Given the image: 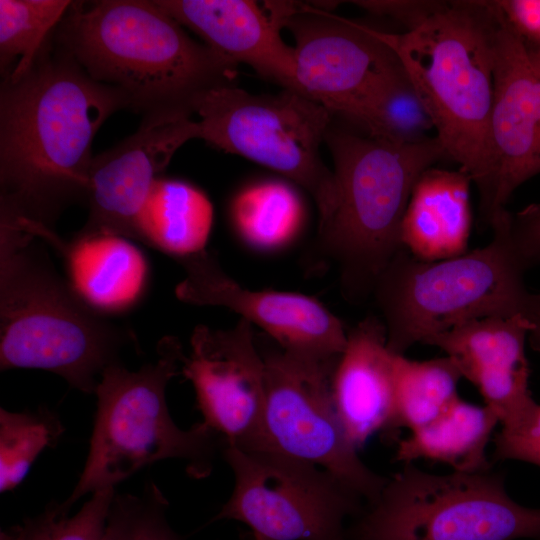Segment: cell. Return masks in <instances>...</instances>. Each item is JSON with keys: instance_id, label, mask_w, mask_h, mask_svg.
<instances>
[{"instance_id": "obj_9", "label": "cell", "mask_w": 540, "mask_h": 540, "mask_svg": "<svg viewBox=\"0 0 540 540\" xmlns=\"http://www.w3.org/2000/svg\"><path fill=\"white\" fill-rule=\"evenodd\" d=\"M192 112L198 138L292 180L312 196L319 224L328 219L337 200L334 173L320 155L332 123L328 109L290 89L253 95L232 84L200 94Z\"/></svg>"}, {"instance_id": "obj_10", "label": "cell", "mask_w": 540, "mask_h": 540, "mask_svg": "<svg viewBox=\"0 0 540 540\" xmlns=\"http://www.w3.org/2000/svg\"><path fill=\"white\" fill-rule=\"evenodd\" d=\"M257 340L265 362L266 400L258 451L275 452L338 478L365 503L388 477L370 469L347 439L332 395L338 357L321 358L285 350L265 334Z\"/></svg>"}, {"instance_id": "obj_25", "label": "cell", "mask_w": 540, "mask_h": 540, "mask_svg": "<svg viewBox=\"0 0 540 540\" xmlns=\"http://www.w3.org/2000/svg\"><path fill=\"white\" fill-rule=\"evenodd\" d=\"M395 429L419 428L439 416L457 397L463 378L448 356L425 361L394 354Z\"/></svg>"}, {"instance_id": "obj_12", "label": "cell", "mask_w": 540, "mask_h": 540, "mask_svg": "<svg viewBox=\"0 0 540 540\" xmlns=\"http://www.w3.org/2000/svg\"><path fill=\"white\" fill-rule=\"evenodd\" d=\"M266 7L295 40L296 80L302 94L356 122L375 96L404 72L378 29L307 5Z\"/></svg>"}, {"instance_id": "obj_3", "label": "cell", "mask_w": 540, "mask_h": 540, "mask_svg": "<svg viewBox=\"0 0 540 540\" xmlns=\"http://www.w3.org/2000/svg\"><path fill=\"white\" fill-rule=\"evenodd\" d=\"M36 236L0 222V367L41 369L84 393L119 363L131 330L109 322L55 270Z\"/></svg>"}, {"instance_id": "obj_37", "label": "cell", "mask_w": 540, "mask_h": 540, "mask_svg": "<svg viewBox=\"0 0 540 540\" xmlns=\"http://www.w3.org/2000/svg\"><path fill=\"white\" fill-rule=\"evenodd\" d=\"M343 540H348V538L346 537V538H345V539H343Z\"/></svg>"}, {"instance_id": "obj_2", "label": "cell", "mask_w": 540, "mask_h": 540, "mask_svg": "<svg viewBox=\"0 0 540 540\" xmlns=\"http://www.w3.org/2000/svg\"><path fill=\"white\" fill-rule=\"evenodd\" d=\"M57 40L92 79L149 113L191 115L200 94L232 85L237 75L238 65L191 39L155 1L72 2Z\"/></svg>"}, {"instance_id": "obj_18", "label": "cell", "mask_w": 540, "mask_h": 540, "mask_svg": "<svg viewBox=\"0 0 540 540\" xmlns=\"http://www.w3.org/2000/svg\"><path fill=\"white\" fill-rule=\"evenodd\" d=\"M155 3L234 64H247L284 89L301 93L296 80L293 47L284 43L280 25L257 2L158 0Z\"/></svg>"}, {"instance_id": "obj_33", "label": "cell", "mask_w": 540, "mask_h": 540, "mask_svg": "<svg viewBox=\"0 0 540 540\" xmlns=\"http://www.w3.org/2000/svg\"><path fill=\"white\" fill-rule=\"evenodd\" d=\"M370 13L387 16L413 30L440 10L445 1L396 0V1H354Z\"/></svg>"}, {"instance_id": "obj_28", "label": "cell", "mask_w": 540, "mask_h": 540, "mask_svg": "<svg viewBox=\"0 0 540 540\" xmlns=\"http://www.w3.org/2000/svg\"><path fill=\"white\" fill-rule=\"evenodd\" d=\"M64 428L47 409L10 412L0 409V489L16 488L46 448L54 446Z\"/></svg>"}, {"instance_id": "obj_29", "label": "cell", "mask_w": 540, "mask_h": 540, "mask_svg": "<svg viewBox=\"0 0 540 540\" xmlns=\"http://www.w3.org/2000/svg\"><path fill=\"white\" fill-rule=\"evenodd\" d=\"M115 488L100 489L74 514L50 503L39 515L2 531L0 540H101Z\"/></svg>"}, {"instance_id": "obj_32", "label": "cell", "mask_w": 540, "mask_h": 540, "mask_svg": "<svg viewBox=\"0 0 540 540\" xmlns=\"http://www.w3.org/2000/svg\"><path fill=\"white\" fill-rule=\"evenodd\" d=\"M492 3L526 51L540 52V0H496Z\"/></svg>"}, {"instance_id": "obj_6", "label": "cell", "mask_w": 540, "mask_h": 540, "mask_svg": "<svg viewBox=\"0 0 540 540\" xmlns=\"http://www.w3.org/2000/svg\"><path fill=\"white\" fill-rule=\"evenodd\" d=\"M506 209L490 223L484 247L435 261L400 250L377 280L373 293L386 328L387 347L404 355L466 322L490 316L527 319L534 294L524 282L530 268L511 237Z\"/></svg>"}, {"instance_id": "obj_13", "label": "cell", "mask_w": 540, "mask_h": 540, "mask_svg": "<svg viewBox=\"0 0 540 540\" xmlns=\"http://www.w3.org/2000/svg\"><path fill=\"white\" fill-rule=\"evenodd\" d=\"M181 374L191 382L202 423L221 441L258 451L266 400L265 362L253 325L245 319L229 329L196 326Z\"/></svg>"}, {"instance_id": "obj_35", "label": "cell", "mask_w": 540, "mask_h": 540, "mask_svg": "<svg viewBox=\"0 0 540 540\" xmlns=\"http://www.w3.org/2000/svg\"><path fill=\"white\" fill-rule=\"evenodd\" d=\"M528 320L531 324L528 339L532 348L540 352V294H534Z\"/></svg>"}, {"instance_id": "obj_22", "label": "cell", "mask_w": 540, "mask_h": 540, "mask_svg": "<svg viewBox=\"0 0 540 540\" xmlns=\"http://www.w3.org/2000/svg\"><path fill=\"white\" fill-rule=\"evenodd\" d=\"M500 425L486 405L457 397L434 420L397 440L395 460L402 464L425 459L443 463L456 472H479L492 468L487 446Z\"/></svg>"}, {"instance_id": "obj_7", "label": "cell", "mask_w": 540, "mask_h": 540, "mask_svg": "<svg viewBox=\"0 0 540 540\" xmlns=\"http://www.w3.org/2000/svg\"><path fill=\"white\" fill-rule=\"evenodd\" d=\"M154 363L130 371L108 366L95 394L97 412L88 457L70 497L71 507L87 493L116 484L139 469L163 459H181L194 477L206 476L220 439L202 422L189 430L172 420L166 401L169 381L181 374L184 350L175 337H165Z\"/></svg>"}, {"instance_id": "obj_5", "label": "cell", "mask_w": 540, "mask_h": 540, "mask_svg": "<svg viewBox=\"0 0 540 540\" xmlns=\"http://www.w3.org/2000/svg\"><path fill=\"white\" fill-rule=\"evenodd\" d=\"M324 142L334 161L337 200L319 224V239L339 265L347 294L362 297L403 249L401 225L416 181L448 156L436 136L398 144L332 123Z\"/></svg>"}, {"instance_id": "obj_27", "label": "cell", "mask_w": 540, "mask_h": 540, "mask_svg": "<svg viewBox=\"0 0 540 540\" xmlns=\"http://www.w3.org/2000/svg\"><path fill=\"white\" fill-rule=\"evenodd\" d=\"M366 133L398 144H415L435 135L432 120L405 70L389 82L355 122Z\"/></svg>"}, {"instance_id": "obj_8", "label": "cell", "mask_w": 540, "mask_h": 540, "mask_svg": "<svg viewBox=\"0 0 540 540\" xmlns=\"http://www.w3.org/2000/svg\"><path fill=\"white\" fill-rule=\"evenodd\" d=\"M353 520L348 540H540V508L513 500L492 468L434 474L403 464Z\"/></svg>"}, {"instance_id": "obj_17", "label": "cell", "mask_w": 540, "mask_h": 540, "mask_svg": "<svg viewBox=\"0 0 540 540\" xmlns=\"http://www.w3.org/2000/svg\"><path fill=\"white\" fill-rule=\"evenodd\" d=\"M530 331L525 316H490L454 327L425 344L440 348L455 362L503 425L534 401L525 353Z\"/></svg>"}, {"instance_id": "obj_26", "label": "cell", "mask_w": 540, "mask_h": 540, "mask_svg": "<svg viewBox=\"0 0 540 540\" xmlns=\"http://www.w3.org/2000/svg\"><path fill=\"white\" fill-rule=\"evenodd\" d=\"M71 4L67 0H0V68L4 82H17L32 69Z\"/></svg>"}, {"instance_id": "obj_31", "label": "cell", "mask_w": 540, "mask_h": 540, "mask_svg": "<svg viewBox=\"0 0 540 540\" xmlns=\"http://www.w3.org/2000/svg\"><path fill=\"white\" fill-rule=\"evenodd\" d=\"M493 437L492 463L521 461L540 467V404L535 400Z\"/></svg>"}, {"instance_id": "obj_34", "label": "cell", "mask_w": 540, "mask_h": 540, "mask_svg": "<svg viewBox=\"0 0 540 540\" xmlns=\"http://www.w3.org/2000/svg\"><path fill=\"white\" fill-rule=\"evenodd\" d=\"M510 232L512 240L528 266L540 262V204H532L511 214Z\"/></svg>"}, {"instance_id": "obj_14", "label": "cell", "mask_w": 540, "mask_h": 540, "mask_svg": "<svg viewBox=\"0 0 540 540\" xmlns=\"http://www.w3.org/2000/svg\"><path fill=\"white\" fill-rule=\"evenodd\" d=\"M180 261L185 271L175 289L180 301L227 308L288 351L321 358L343 352L348 332L317 299L296 292L248 289L230 277L206 249Z\"/></svg>"}, {"instance_id": "obj_23", "label": "cell", "mask_w": 540, "mask_h": 540, "mask_svg": "<svg viewBox=\"0 0 540 540\" xmlns=\"http://www.w3.org/2000/svg\"><path fill=\"white\" fill-rule=\"evenodd\" d=\"M213 216L201 190L158 178L138 217L136 238L181 260L205 250Z\"/></svg>"}, {"instance_id": "obj_1", "label": "cell", "mask_w": 540, "mask_h": 540, "mask_svg": "<svg viewBox=\"0 0 540 540\" xmlns=\"http://www.w3.org/2000/svg\"><path fill=\"white\" fill-rule=\"evenodd\" d=\"M131 107L119 89L92 79L62 49L44 48L0 96L1 218L52 230L62 209L86 197L91 145L102 123Z\"/></svg>"}, {"instance_id": "obj_36", "label": "cell", "mask_w": 540, "mask_h": 540, "mask_svg": "<svg viewBox=\"0 0 540 540\" xmlns=\"http://www.w3.org/2000/svg\"><path fill=\"white\" fill-rule=\"evenodd\" d=\"M528 53V52H527ZM530 61L540 75V52L528 53Z\"/></svg>"}, {"instance_id": "obj_24", "label": "cell", "mask_w": 540, "mask_h": 540, "mask_svg": "<svg viewBox=\"0 0 540 540\" xmlns=\"http://www.w3.org/2000/svg\"><path fill=\"white\" fill-rule=\"evenodd\" d=\"M231 220L239 238L261 252L290 245L305 220L303 201L289 183L264 180L242 188L231 204Z\"/></svg>"}, {"instance_id": "obj_15", "label": "cell", "mask_w": 540, "mask_h": 540, "mask_svg": "<svg viewBox=\"0 0 540 540\" xmlns=\"http://www.w3.org/2000/svg\"><path fill=\"white\" fill-rule=\"evenodd\" d=\"M497 15L489 173L479 194L488 225L506 210L513 192L540 173V75L522 43Z\"/></svg>"}, {"instance_id": "obj_4", "label": "cell", "mask_w": 540, "mask_h": 540, "mask_svg": "<svg viewBox=\"0 0 540 540\" xmlns=\"http://www.w3.org/2000/svg\"><path fill=\"white\" fill-rule=\"evenodd\" d=\"M498 25L492 1H445L413 30H378L416 89L448 159L479 194L489 173Z\"/></svg>"}, {"instance_id": "obj_16", "label": "cell", "mask_w": 540, "mask_h": 540, "mask_svg": "<svg viewBox=\"0 0 540 540\" xmlns=\"http://www.w3.org/2000/svg\"><path fill=\"white\" fill-rule=\"evenodd\" d=\"M194 138L198 127L190 114L152 112L134 134L94 157L85 197L89 216L77 234L136 238L137 220L157 175Z\"/></svg>"}, {"instance_id": "obj_19", "label": "cell", "mask_w": 540, "mask_h": 540, "mask_svg": "<svg viewBox=\"0 0 540 540\" xmlns=\"http://www.w3.org/2000/svg\"><path fill=\"white\" fill-rule=\"evenodd\" d=\"M335 408L349 442L359 450L374 435L395 434L394 353L381 319L368 316L347 333L331 381Z\"/></svg>"}, {"instance_id": "obj_11", "label": "cell", "mask_w": 540, "mask_h": 540, "mask_svg": "<svg viewBox=\"0 0 540 540\" xmlns=\"http://www.w3.org/2000/svg\"><path fill=\"white\" fill-rule=\"evenodd\" d=\"M234 488L216 520L243 523L246 540H343L364 500L330 472L269 451L221 448Z\"/></svg>"}, {"instance_id": "obj_30", "label": "cell", "mask_w": 540, "mask_h": 540, "mask_svg": "<svg viewBox=\"0 0 540 540\" xmlns=\"http://www.w3.org/2000/svg\"><path fill=\"white\" fill-rule=\"evenodd\" d=\"M167 506L153 483L141 495L115 493L101 540H181L167 521Z\"/></svg>"}, {"instance_id": "obj_21", "label": "cell", "mask_w": 540, "mask_h": 540, "mask_svg": "<svg viewBox=\"0 0 540 540\" xmlns=\"http://www.w3.org/2000/svg\"><path fill=\"white\" fill-rule=\"evenodd\" d=\"M471 183L460 169L425 170L413 187L402 220L403 249L426 261L466 253L472 224Z\"/></svg>"}, {"instance_id": "obj_20", "label": "cell", "mask_w": 540, "mask_h": 540, "mask_svg": "<svg viewBox=\"0 0 540 540\" xmlns=\"http://www.w3.org/2000/svg\"><path fill=\"white\" fill-rule=\"evenodd\" d=\"M35 236L48 241L61 253L70 285L98 312L130 309L145 292L148 264L128 238L76 234L72 241L66 242L53 230H41Z\"/></svg>"}]
</instances>
